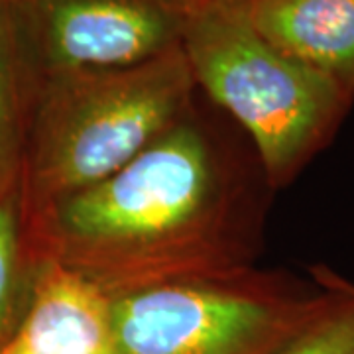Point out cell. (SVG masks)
I'll list each match as a JSON object with an SVG mask.
<instances>
[{"mask_svg": "<svg viewBox=\"0 0 354 354\" xmlns=\"http://www.w3.org/2000/svg\"><path fill=\"white\" fill-rule=\"evenodd\" d=\"M22 228L32 262H57L111 297L244 272L223 165L189 118L113 176L24 213Z\"/></svg>", "mask_w": 354, "mask_h": 354, "instance_id": "obj_1", "label": "cell"}, {"mask_svg": "<svg viewBox=\"0 0 354 354\" xmlns=\"http://www.w3.org/2000/svg\"><path fill=\"white\" fill-rule=\"evenodd\" d=\"M197 87L187 57L51 77L30 88L20 213L87 189L187 120Z\"/></svg>", "mask_w": 354, "mask_h": 354, "instance_id": "obj_2", "label": "cell"}, {"mask_svg": "<svg viewBox=\"0 0 354 354\" xmlns=\"http://www.w3.org/2000/svg\"><path fill=\"white\" fill-rule=\"evenodd\" d=\"M181 50L193 79L252 138L266 179L291 181L335 134L354 101L335 81L256 30L248 0H203Z\"/></svg>", "mask_w": 354, "mask_h": 354, "instance_id": "obj_3", "label": "cell"}, {"mask_svg": "<svg viewBox=\"0 0 354 354\" xmlns=\"http://www.w3.org/2000/svg\"><path fill=\"white\" fill-rule=\"evenodd\" d=\"M111 299L116 354H279L325 305L327 290L242 272Z\"/></svg>", "mask_w": 354, "mask_h": 354, "instance_id": "obj_4", "label": "cell"}, {"mask_svg": "<svg viewBox=\"0 0 354 354\" xmlns=\"http://www.w3.org/2000/svg\"><path fill=\"white\" fill-rule=\"evenodd\" d=\"M203 0H4L26 91L142 64L181 46Z\"/></svg>", "mask_w": 354, "mask_h": 354, "instance_id": "obj_5", "label": "cell"}, {"mask_svg": "<svg viewBox=\"0 0 354 354\" xmlns=\"http://www.w3.org/2000/svg\"><path fill=\"white\" fill-rule=\"evenodd\" d=\"M0 354H116L111 295L57 262H32L24 315Z\"/></svg>", "mask_w": 354, "mask_h": 354, "instance_id": "obj_6", "label": "cell"}, {"mask_svg": "<svg viewBox=\"0 0 354 354\" xmlns=\"http://www.w3.org/2000/svg\"><path fill=\"white\" fill-rule=\"evenodd\" d=\"M256 30L354 99V0H248Z\"/></svg>", "mask_w": 354, "mask_h": 354, "instance_id": "obj_7", "label": "cell"}, {"mask_svg": "<svg viewBox=\"0 0 354 354\" xmlns=\"http://www.w3.org/2000/svg\"><path fill=\"white\" fill-rule=\"evenodd\" d=\"M26 120L28 91L4 0H0V201L18 199L24 165Z\"/></svg>", "mask_w": 354, "mask_h": 354, "instance_id": "obj_8", "label": "cell"}, {"mask_svg": "<svg viewBox=\"0 0 354 354\" xmlns=\"http://www.w3.org/2000/svg\"><path fill=\"white\" fill-rule=\"evenodd\" d=\"M313 276L327 301L279 354H354V283L327 268Z\"/></svg>", "mask_w": 354, "mask_h": 354, "instance_id": "obj_9", "label": "cell"}, {"mask_svg": "<svg viewBox=\"0 0 354 354\" xmlns=\"http://www.w3.org/2000/svg\"><path fill=\"white\" fill-rule=\"evenodd\" d=\"M32 260L24 242L18 199L0 201V353L24 315Z\"/></svg>", "mask_w": 354, "mask_h": 354, "instance_id": "obj_10", "label": "cell"}]
</instances>
